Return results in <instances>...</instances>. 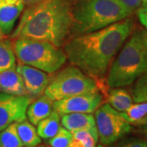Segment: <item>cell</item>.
<instances>
[{"mask_svg":"<svg viewBox=\"0 0 147 147\" xmlns=\"http://www.w3.org/2000/svg\"><path fill=\"white\" fill-rule=\"evenodd\" d=\"M132 26L131 19H124L98 30L70 38L63 45L66 59L97 82L105 77Z\"/></svg>","mask_w":147,"mask_h":147,"instance_id":"1","label":"cell"},{"mask_svg":"<svg viewBox=\"0 0 147 147\" xmlns=\"http://www.w3.org/2000/svg\"><path fill=\"white\" fill-rule=\"evenodd\" d=\"M73 19L69 0H43L28 6L11 34L25 36L63 47L72 34Z\"/></svg>","mask_w":147,"mask_h":147,"instance_id":"2","label":"cell"},{"mask_svg":"<svg viewBox=\"0 0 147 147\" xmlns=\"http://www.w3.org/2000/svg\"><path fill=\"white\" fill-rule=\"evenodd\" d=\"M70 3L72 34L76 35L100 30L131 14L118 0H76Z\"/></svg>","mask_w":147,"mask_h":147,"instance_id":"3","label":"cell"},{"mask_svg":"<svg viewBox=\"0 0 147 147\" xmlns=\"http://www.w3.org/2000/svg\"><path fill=\"white\" fill-rule=\"evenodd\" d=\"M147 72V56L141 31L135 32L110 66L106 78L110 88H121L132 84Z\"/></svg>","mask_w":147,"mask_h":147,"instance_id":"4","label":"cell"},{"mask_svg":"<svg viewBox=\"0 0 147 147\" xmlns=\"http://www.w3.org/2000/svg\"><path fill=\"white\" fill-rule=\"evenodd\" d=\"M14 53L19 63L54 74L65 64L64 50L52 42L30 37H17L13 43Z\"/></svg>","mask_w":147,"mask_h":147,"instance_id":"5","label":"cell"},{"mask_svg":"<svg viewBox=\"0 0 147 147\" xmlns=\"http://www.w3.org/2000/svg\"><path fill=\"white\" fill-rule=\"evenodd\" d=\"M98 91L99 85L94 79L71 65L62 69L51 78L44 95L56 101L75 95Z\"/></svg>","mask_w":147,"mask_h":147,"instance_id":"6","label":"cell"},{"mask_svg":"<svg viewBox=\"0 0 147 147\" xmlns=\"http://www.w3.org/2000/svg\"><path fill=\"white\" fill-rule=\"evenodd\" d=\"M94 113L98 137L102 146H110L131 131V123L122 112L115 110L108 103L100 105Z\"/></svg>","mask_w":147,"mask_h":147,"instance_id":"7","label":"cell"},{"mask_svg":"<svg viewBox=\"0 0 147 147\" xmlns=\"http://www.w3.org/2000/svg\"><path fill=\"white\" fill-rule=\"evenodd\" d=\"M31 101L30 96L0 92V131L12 123L26 120L27 109Z\"/></svg>","mask_w":147,"mask_h":147,"instance_id":"8","label":"cell"},{"mask_svg":"<svg viewBox=\"0 0 147 147\" xmlns=\"http://www.w3.org/2000/svg\"><path fill=\"white\" fill-rule=\"evenodd\" d=\"M103 96L100 91L75 95L53 102V108L60 115L69 113H94L101 105Z\"/></svg>","mask_w":147,"mask_h":147,"instance_id":"9","label":"cell"},{"mask_svg":"<svg viewBox=\"0 0 147 147\" xmlns=\"http://www.w3.org/2000/svg\"><path fill=\"white\" fill-rule=\"evenodd\" d=\"M16 68L23 79L25 87L30 96H40L42 93H44L51 80V77L47 74V73L21 63L17 64Z\"/></svg>","mask_w":147,"mask_h":147,"instance_id":"10","label":"cell"},{"mask_svg":"<svg viewBox=\"0 0 147 147\" xmlns=\"http://www.w3.org/2000/svg\"><path fill=\"white\" fill-rule=\"evenodd\" d=\"M24 7V0H0V28L6 36L12 31Z\"/></svg>","mask_w":147,"mask_h":147,"instance_id":"11","label":"cell"},{"mask_svg":"<svg viewBox=\"0 0 147 147\" xmlns=\"http://www.w3.org/2000/svg\"><path fill=\"white\" fill-rule=\"evenodd\" d=\"M16 66L0 72V92L15 96H29Z\"/></svg>","mask_w":147,"mask_h":147,"instance_id":"12","label":"cell"},{"mask_svg":"<svg viewBox=\"0 0 147 147\" xmlns=\"http://www.w3.org/2000/svg\"><path fill=\"white\" fill-rule=\"evenodd\" d=\"M53 101L47 96H40L37 100L31 101L28 106L26 116L29 121L33 125H38V123L43 119L49 116L53 110Z\"/></svg>","mask_w":147,"mask_h":147,"instance_id":"13","label":"cell"},{"mask_svg":"<svg viewBox=\"0 0 147 147\" xmlns=\"http://www.w3.org/2000/svg\"><path fill=\"white\" fill-rule=\"evenodd\" d=\"M61 124L70 132L96 127L94 116L87 113H69L61 115Z\"/></svg>","mask_w":147,"mask_h":147,"instance_id":"14","label":"cell"},{"mask_svg":"<svg viewBox=\"0 0 147 147\" xmlns=\"http://www.w3.org/2000/svg\"><path fill=\"white\" fill-rule=\"evenodd\" d=\"M108 104L119 112L126 111L133 103L131 95L123 88H111L107 93Z\"/></svg>","mask_w":147,"mask_h":147,"instance_id":"15","label":"cell"},{"mask_svg":"<svg viewBox=\"0 0 147 147\" xmlns=\"http://www.w3.org/2000/svg\"><path fill=\"white\" fill-rule=\"evenodd\" d=\"M16 130L24 147H37L41 143L34 125L26 119L16 123Z\"/></svg>","mask_w":147,"mask_h":147,"instance_id":"16","label":"cell"},{"mask_svg":"<svg viewBox=\"0 0 147 147\" xmlns=\"http://www.w3.org/2000/svg\"><path fill=\"white\" fill-rule=\"evenodd\" d=\"M69 147H96L99 140L96 127L73 131Z\"/></svg>","mask_w":147,"mask_h":147,"instance_id":"17","label":"cell"},{"mask_svg":"<svg viewBox=\"0 0 147 147\" xmlns=\"http://www.w3.org/2000/svg\"><path fill=\"white\" fill-rule=\"evenodd\" d=\"M37 133L43 139H50L55 136L61 127L60 124V115L55 110L47 118L43 119L37 125Z\"/></svg>","mask_w":147,"mask_h":147,"instance_id":"18","label":"cell"},{"mask_svg":"<svg viewBox=\"0 0 147 147\" xmlns=\"http://www.w3.org/2000/svg\"><path fill=\"white\" fill-rule=\"evenodd\" d=\"M16 65L13 45L8 40L0 39V72Z\"/></svg>","mask_w":147,"mask_h":147,"instance_id":"19","label":"cell"},{"mask_svg":"<svg viewBox=\"0 0 147 147\" xmlns=\"http://www.w3.org/2000/svg\"><path fill=\"white\" fill-rule=\"evenodd\" d=\"M0 147H24L16 130V123H12L0 131Z\"/></svg>","mask_w":147,"mask_h":147,"instance_id":"20","label":"cell"},{"mask_svg":"<svg viewBox=\"0 0 147 147\" xmlns=\"http://www.w3.org/2000/svg\"><path fill=\"white\" fill-rule=\"evenodd\" d=\"M133 84L131 88V97L133 102H146L147 72L141 75Z\"/></svg>","mask_w":147,"mask_h":147,"instance_id":"21","label":"cell"},{"mask_svg":"<svg viewBox=\"0 0 147 147\" xmlns=\"http://www.w3.org/2000/svg\"><path fill=\"white\" fill-rule=\"evenodd\" d=\"M123 115L131 125L138 120L142 119L147 115V101L146 102H137L131 105L124 112H122Z\"/></svg>","mask_w":147,"mask_h":147,"instance_id":"22","label":"cell"},{"mask_svg":"<svg viewBox=\"0 0 147 147\" xmlns=\"http://www.w3.org/2000/svg\"><path fill=\"white\" fill-rule=\"evenodd\" d=\"M72 139V133L65 127H61L57 133L48 139V145L51 147H69Z\"/></svg>","mask_w":147,"mask_h":147,"instance_id":"23","label":"cell"},{"mask_svg":"<svg viewBox=\"0 0 147 147\" xmlns=\"http://www.w3.org/2000/svg\"><path fill=\"white\" fill-rule=\"evenodd\" d=\"M109 147H147V142L138 137H128L121 141L118 140Z\"/></svg>","mask_w":147,"mask_h":147,"instance_id":"24","label":"cell"},{"mask_svg":"<svg viewBox=\"0 0 147 147\" xmlns=\"http://www.w3.org/2000/svg\"><path fill=\"white\" fill-rule=\"evenodd\" d=\"M123 7L132 13L135 10H137L142 3V0H118Z\"/></svg>","mask_w":147,"mask_h":147,"instance_id":"25","label":"cell"},{"mask_svg":"<svg viewBox=\"0 0 147 147\" xmlns=\"http://www.w3.org/2000/svg\"><path fill=\"white\" fill-rule=\"evenodd\" d=\"M131 125L136 127L138 131L147 138V115L145 117H143L142 119L132 123Z\"/></svg>","mask_w":147,"mask_h":147,"instance_id":"26","label":"cell"},{"mask_svg":"<svg viewBox=\"0 0 147 147\" xmlns=\"http://www.w3.org/2000/svg\"><path fill=\"white\" fill-rule=\"evenodd\" d=\"M137 14L140 22L147 30V6L140 7L137 9Z\"/></svg>","mask_w":147,"mask_h":147,"instance_id":"27","label":"cell"},{"mask_svg":"<svg viewBox=\"0 0 147 147\" xmlns=\"http://www.w3.org/2000/svg\"><path fill=\"white\" fill-rule=\"evenodd\" d=\"M141 34H142V41H143L144 47H145V50H146L147 56V30H142Z\"/></svg>","mask_w":147,"mask_h":147,"instance_id":"28","label":"cell"},{"mask_svg":"<svg viewBox=\"0 0 147 147\" xmlns=\"http://www.w3.org/2000/svg\"><path fill=\"white\" fill-rule=\"evenodd\" d=\"M43 0H24V3H25V5L27 6H31L38 3L39 2H42Z\"/></svg>","mask_w":147,"mask_h":147,"instance_id":"29","label":"cell"},{"mask_svg":"<svg viewBox=\"0 0 147 147\" xmlns=\"http://www.w3.org/2000/svg\"><path fill=\"white\" fill-rule=\"evenodd\" d=\"M6 38V35L3 33L2 31V30H1V28H0V39H5Z\"/></svg>","mask_w":147,"mask_h":147,"instance_id":"30","label":"cell"},{"mask_svg":"<svg viewBox=\"0 0 147 147\" xmlns=\"http://www.w3.org/2000/svg\"><path fill=\"white\" fill-rule=\"evenodd\" d=\"M142 6H147V0H142Z\"/></svg>","mask_w":147,"mask_h":147,"instance_id":"31","label":"cell"},{"mask_svg":"<svg viewBox=\"0 0 147 147\" xmlns=\"http://www.w3.org/2000/svg\"><path fill=\"white\" fill-rule=\"evenodd\" d=\"M38 147H51V146H38Z\"/></svg>","mask_w":147,"mask_h":147,"instance_id":"32","label":"cell"},{"mask_svg":"<svg viewBox=\"0 0 147 147\" xmlns=\"http://www.w3.org/2000/svg\"><path fill=\"white\" fill-rule=\"evenodd\" d=\"M96 147H103V146H102V145H99V146H97Z\"/></svg>","mask_w":147,"mask_h":147,"instance_id":"33","label":"cell"}]
</instances>
